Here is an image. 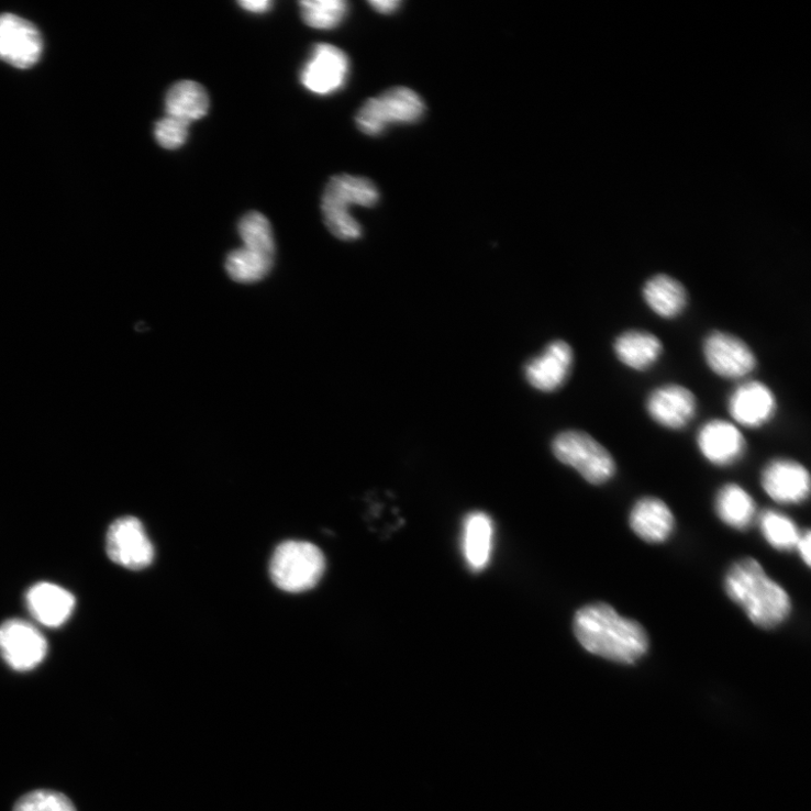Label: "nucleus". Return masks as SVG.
<instances>
[{
    "instance_id": "obj_24",
    "label": "nucleus",
    "mask_w": 811,
    "mask_h": 811,
    "mask_svg": "<svg viewBox=\"0 0 811 811\" xmlns=\"http://www.w3.org/2000/svg\"><path fill=\"white\" fill-rule=\"evenodd\" d=\"M756 523L760 534L775 551L788 553L796 549L802 531L788 515L776 510L758 513Z\"/></svg>"
},
{
    "instance_id": "obj_19",
    "label": "nucleus",
    "mask_w": 811,
    "mask_h": 811,
    "mask_svg": "<svg viewBox=\"0 0 811 811\" xmlns=\"http://www.w3.org/2000/svg\"><path fill=\"white\" fill-rule=\"evenodd\" d=\"M718 519L731 529L746 531L757 519V508L752 495L741 485L721 486L714 498Z\"/></svg>"
},
{
    "instance_id": "obj_8",
    "label": "nucleus",
    "mask_w": 811,
    "mask_h": 811,
    "mask_svg": "<svg viewBox=\"0 0 811 811\" xmlns=\"http://www.w3.org/2000/svg\"><path fill=\"white\" fill-rule=\"evenodd\" d=\"M47 640L32 623L11 619L0 625V654L18 671L37 667L47 656Z\"/></svg>"
},
{
    "instance_id": "obj_32",
    "label": "nucleus",
    "mask_w": 811,
    "mask_h": 811,
    "mask_svg": "<svg viewBox=\"0 0 811 811\" xmlns=\"http://www.w3.org/2000/svg\"><path fill=\"white\" fill-rule=\"evenodd\" d=\"M369 4L381 14H391L399 8L400 2H396V0H375Z\"/></svg>"
},
{
    "instance_id": "obj_18",
    "label": "nucleus",
    "mask_w": 811,
    "mask_h": 811,
    "mask_svg": "<svg viewBox=\"0 0 811 811\" xmlns=\"http://www.w3.org/2000/svg\"><path fill=\"white\" fill-rule=\"evenodd\" d=\"M26 604L37 622L48 627H59L70 619L76 599L62 586L41 581L27 591Z\"/></svg>"
},
{
    "instance_id": "obj_4",
    "label": "nucleus",
    "mask_w": 811,
    "mask_h": 811,
    "mask_svg": "<svg viewBox=\"0 0 811 811\" xmlns=\"http://www.w3.org/2000/svg\"><path fill=\"white\" fill-rule=\"evenodd\" d=\"M326 569L325 556L305 541H286L275 552L269 573L278 588L288 593H303L320 582Z\"/></svg>"
},
{
    "instance_id": "obj_6",
    "label": "nucleus",
    "mask_w": 811,
    "mask_h": 811,
    "mask_svg": "<svg viewBox=\"0 0 811 811\" xmlns=\"http://www.w3.org/2000/svg\"><path fill=\"white\" fill-rule=\"evenodd\" d=\"M425 105L414 90L395 87L368 100L356 114L357 127L368 135H379L391 124L418 122Z\"/></svg>"
},
{
    "instance_id": "obj_3",
    "label": "nucleus",
    "mask_w": 811,
    "mask_h": 811,
    "mask_svg": "<svg viewBox=\"0 0 811 811\" xmlns=\"http://www.w3.org/2000/svg\"><path fill=\"white\" fill-rule=\"evenodd\" d=\"M379 192L373 180L347 174L330 179L322 199V211L329 231L338 240L351 242L363 236V229L349 213V207H375Z\"/></svg>"
},
{
    "instance_id": "obj_20",
    "label": "nucleus",
    "mask_w": 811,
    "mask_h": 811,
    "mask_svg": "<svg viewBox=\"0 0 811 811\" xmlns=\"http://www.w3.org/2000/svg\"><path fill=\"white\" fill-rule=\"evenodd\" d=\"M614 352L620 363L627 368L645 371L657 363L663 345L654 334L633 330L622 333L615 340Z\"/></svg>"
},
{
    "instance_id": "obj_13",
    "label": "nucleus",
    "mask_w": 811,
    "mask_h": 811,
    "mask_svg": "<svg viewBox=\"0 0 811 811\" xmlns=\"http://www.w3.org/2000/svg\"><path fill=\"white\" fill-rule=\"evenodd\" d=\"M698 447L703 458L716 467H730L740 463L747 444L740 429L731 422L712 420L698 433Z\"/></svg>"
},
{
    "instance_id": "obj_27",
    "label": "nucleus",
    "mask_w": 811,
    "mask_h": 811,
    "mask_svg": "<svg viewBox=\"0 0 811 811\" xmlns=\"http://www.w3.org/2000/svg\"><path fill=\"white\" fill-rule=\"evenodd\" d=\"M299 5L304 23L319 30L338 26L348 12L344 0H304Z\"/></svg>"
},
{
    "instance_id": "obj_7",
    "label": "nucleus",
    "mask_w": 811,
    "mask_h": 811,
    "mask_svg": "<svg viewBox=\"0 0 811 811\" xmlns=\"http://www.w3.org/2000/svg\"><path fill=\"white\" fill-rule=\"evenodd\" d=\"M107 554L111 562L126 569L149 567L155 549L142 521L134 516L115 520L107 534Z\"/></svg>"
},
{
    "instance_id": "obj_11",
    "label": "nucleus",
    "mask_w": 811,
    "mask_h": 811,
    "mask_svg": "<svg viewBox=\"0 0 811 811\" xmlns=\"http://www.w3.org/2000/svg\"><path fill=\"white\" fill-rule=\"evenodd\" d=\"M760 485L769 498L781 506H799L810 496V474L800 463L778 458L766 464Z\"/></svg>"
},
{
    "instance_id": "obj_10",
    "label": "nucleus",
    "mask_w": 811,
    "mask_h": 811,
    "mask_svg": "<svg viewBox=\"0 0 811 811\" xmlns=\"http://www.w3.org/2000/svg\"><path fill=\"white\" fill-rule=\"evenodd\" d=\"M709 368L719 377L743 379L756 368V357L741 338L724 332H712L703 344Z\"/></svg>"
},
{
    "instance_id": "obj_29",
    "label": "nucleus",
    "mask_w": 811,
    "mask_h": 811,
    "mask_svg": "<svg viewBox=\"0 0 811 811\" xmlns=\"http://www.w3.org/2000/svg\"><path fill=\"white\" fill-rule=\"evenodd\" d=\"M189 126L187 122L166 115L155 125V138L165 149H178L188 141Z\"/></svg>"
},
{
    "instance_id": "obj_1",
    "label": "nucleus",
    "mask_w": 811,
    "mask_h": 811,
    "mask_svg": "<svg viewBox=\"0 0 811 811\" xmlns=\"http://www.w3.org/2000/svg\"><path fill=\"white\" fill-rule=\"evenodd\" d=\"M573 630L586 652L616 664L634 665L651 648V638L644 625L621 615L606 602L580 608L575 613Z\"/></svg>"
},
{
    "instance_id": "obj_16",
    "label": "nucleus",
    "mask_w": 811,
    "mask_h": 811,
    "mask_svg": "<svg viewBox=\"0 0 811 811\" xmlns=\"http://www.w3.org/2000/svg\"><path fill=\"white\" fill-rule=\"evenodd\" d=\"M574 363L570 345L564 341L551 343L543 354L530 360L525 376L532 387L553 392L567 381Z\"/></svg>"
},
{
    "instance_id": "obj_31",
    "label": "nucleus",
    "mask_w": 811,
    "mask_h": 811,
    "mask_svg": "<svg viewBox=\"0 0 811 811\" xmlns=\"http://www.w3.org/2000/svg\"><path fill=\"white\" fill-rule=\"evenodd\" d=\"M238 5L246 12L264 14L273 9L274 3L268 0H242Z\"/></svg>"
},
{
    "instance_id": "obj_22",
    "label": "nucleus",
    "mask_w": 811,
    "mask_h": 811,
    "mask_svg": "<svg viewBox=\"0 0 811 811\" xmlns=\"http://www.w3.org/2000/svg\"><path fill=\"white\" fill-rule=\"evenodd\" d=\"M493 524L489 515L475 512L464 524L463 549L469 568L474 571L485 569L492 553Z\"/></svg>"
},
{
    "instance_id": "obj_30",
    "label": "nucleus",
    "mask_w": 811,
    "mask_h": 811,
    "mask_svg": "<svg viewBox=\"0 0 811 811\" xmlns=\"http://www.w3.org/2000/svg\"><path fill=\"white\" fill-rule=\"evenodd\" d=\"M810 545H811V532L809 529H806L804 531H802L800 535L796 551L798 552L801 560L804 563L807 567H810L811 565Z\"/></svg>"
},
{
    "instance_id": "obj_2",
    "label": "nucleus",
    "mask_w": 811,
    "mask_h": 811,
    "mask_svg": "<svg viewBox=\"0 0 811 811\" xmlns=\"http://www.w3.org/2000/svg\"><path fill=\"white\" fill-rule=\"evenodd\" d=\"M724 590L748 620L763 630L779 627L792 613L789 593L755 558H742L729 568Z\"/></svg>"
},
{
    "instance_id": "obj_12",
    "label": "nucleus",
    "mask_w": 811,
    "mask_h": 811,
    "mask_svg": "<svg viewBox=\"0 0 811 811\" xmlns=\"http://www.w3.org/2000/svg\"><path fill=\"white\" fill-rule=\"evenodd\" d=\"M42 52L41 34L32 23L14 14L0 15V59L29 69L37 64Z\"/></svg>"
},
{
    "instance_id": "obj_17",
    "label": "nucleus",
    "mask_w": 811,
    "mask_h": 811,
    "mask_svg": "<svg viewBox=\"0 0 811 811\" xmlns=\"http://www.w3.org/2000/svg\"><path fill=\"white\" fill-rule=\"evenodd\" d=\"M630 529L645 543H666L675 531L676 520L670 508L654 496L640 499L629 514Z\"/></svg>"
},
{
    "instance_id": "obj_9",
    "label": "nucleus",
    "mask_w": 811,
    "mask_h": 811,
    "mask_svg": "<svg viewBox=\"0 0 811 811\" xmlns=\"http://www.w3.org/2000/svg\"><path fill=\"white\" fill-rule=\"evenodd\" d=\"M348 73L346 54L335 45L320 43L314 45L301 69L300 80L310 93L327 97L343 88Z\"/></svg>"
},
{
    "instance_id": "obj_14",
    "label": "nucleus",
    "mask_w": 811,
    "mask_h": 811,
    "mask_svg": "<svg viewBox=\"0 0 811 811\" xmlns=\"http://www.w3.org/2000/svg\"><path fill=\"white\" fill-rule=\"evenodd\" d=\"M729 412L738 425L758 429L775 418L777 398L768 386L759 381H747L732 392Z\"/></svg>"
},
{
    "instance_id": "obj_21",
    "label": "nucleus",
    "mask_w": 811,
    "mask_h": 811,
    "mask_svg": "<svg viewBox=\"0 0 811 811\" xmlns=\"http://www.w3.org/2000/svg\"><path fill=\"white\" fill-rule=\"evenodd\" d=\"M166 115L191 124L208 114L210 100L205 88L195 80L174 84L165 99Z\"/></svg>"
},
{
    "instance_id": "obj_25",
    "label": "nucleus",
    "mask_w": 811,
    "mask_h": 811,
    "mask_svg": "<svg viewBox=\"0 0 811 811\" xmlns=\"http://www.w3.org/2000/svg\"><path fill=\"white\" fill-rule=\"evenodd\" d=\"M238 233L245 248L275 259L276 243L267 218L257 211L246 213L238 223Z\"/></svg>"
},
{
    "instance_id": "obj_28",
    "label": "nucleus",
    "mask_w": 811,
    "mask_h": 811,
    "mask_svg": "<svg viewBox=\"0 0 811 811\" xmlns=\"http://www.w3.org/2000/svg\"><path fill=\"white\" fill-rule=\"evenodd\" d=\"M13 811H77L65 795L53 790H36L23 796Z\"/></svg>"
},
{
    "instance_id": "obj_26",
    "label": "nucleus",
    "mask_w": 811,
    "mask_h": 811,
    "mask_svg": "<svg viewBox=\"0 0 811 811\" xmlns=\"http://www.w3.org/2000/svg\"><path fill=\"white\" fill-rule=\"evenodd\" d=\"M275 259L267 258L245 247L233 251L225 259L230 277L240 284H255L263 280L274 266Z\"/></svg>"
},
{
    "instance_id": "obj_15",
    "label": "nucleus",
    "mask_w": 811,
    "mask_h": 811,
    "mask_svg": "<svg viewBox=\"0 0 811 811\" xmlns=\"http://www.w3.org/2000/svg\"><path fill=\"white\" fill-rule=\"evenodd\" d=\"M646 408L651 418L669 430L687 427L697 414V398L680 385H665L648 397Z\"/></svg>"
},
{
    "instance_id": "obj_5",
    "label": "nucleus",
    "mask_w": 811,
    "mask_h": 811,
    "mask_svg": "<svg viewBox=\"0 0 811 811\" xmlns=\"http://www.w3.org/2000/svg\"><path fill=\"white\" fill-rule=\"evenodd\" d=\"M553 453L588 482L601 486L615 476L616 465L609 451L588 433L565 431L553 442Z\"/></svg>"
},
{
    "instance_id": "obj_23",
    "label": "nucleus",
    "mask_w": 811,
    "mask_h": 811,
    "mask_svg": "<svg viewBox=\"0 0 811 811\" xmlns=\"http://www.w3.org/2000/svg\"><path fill=\"white\" fill-rule=\"evenodd\" d=\"M643 295L648 307L667 320L678 318L688 303V293L682 284L666 275L651 278Z\"/></svg>"
}]
</instances>
